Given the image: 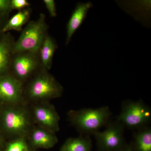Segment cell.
<instances>
[{"label": "cell", "instance_id": "6da1fadb", "mask_svg": "<svg viewBox=\"0 0 151 151\" xmlns=\"http://www.w3.org/2000/svg\"><path fill=\"white\" fill-rule=\"evenodd\" d=\"M70 124L81 135H94L111 121L112 113L108 106L71 110L67 113Z\"/></svg>", "mask_w": 151, "mask_h": 151}, {"label": "cell", "instance_id": "7a4b0ae2", "mask_svg": "<svg viewBox=\"0 0 151 151\" xmlns=\"http://www.w3.org/2000/svg\"><path fill=\"white\" fill-rule=\"evenodd\" d=\"M31 113L21 103L8 105L2 111L1 123L7 134L17 138L27 137L32 128Z\"/></svg>", "mask_w": 151, "mask_h": 151}, {"label": "cell", "instance_id": "3957f363", "mask_svg": "<svg viewBox=\"0 0 151 151\" xmlns=\"http://www.w3.org/2000/svg\"><path fill=\"white\" fill-rule=\"evenodd\" d=\"M63 91L62 85L54 76L41 68L28 84L26 94L31 100L41 103L61 97Z\"/></svg>", "mask_w": 151, "mask_h": 151}, {"label": "cell", "instance_id": "277c9868", "mask_svg": "<svg viewBox=\"0 0 151 151\" xmlns=\"http://www.w3.org/2000/svg\"><path fill=\"white\" fill-rule=\"evenodd\" d=\"M46 16L41 13L35 20L29 22L13 47V54L24 52H39L42 45L48 35Z\"/></svg>", "mask_w": 151, "mask_h": 151}, {"label": "cell", "instance_id": "5b68a950", "mask_svg": "<svg viewBox=\"0 0 151 151\" xmlns=\"http://www.w3.org/2000/svg\"><path fill=\"white\" fill-rule=\"evenodd\" d=\"M116 119L125 128L137 131L148 127L151 120V109L142 100H125Z\"/></svg>", "mask_w": 151, "mask_h": 151}, {"label": "cell", "instance_id": "8992f818", "mask_svg": "<svg viewBox=\"0 0 151 151\" xmlns=\"http://www.w3.org/2000/svg\"><path fill=\"white\" fill-rule=\"evenodd\" d=\"M125 127L116 119L110 121L104 131H99L93 136L97 151H121L127 145L124 137Z\"/></svg>", "mask_w": 151, "mask_h": 151}, {"label": "cell", "instance_id": "52a82bcc", "mask_svg": "<svg viewBox=\"0 0 151 151\" xmlns=\"http://www.w3.org/2000/svg\"><path fill=\"white\" fill-rule=\"evenodd\" d=\"M41 68L39 52H24L13 55L11 66L13 75L22 83Z\"/></svg>", "mask_w": 151, "mask_h": 151}, {"label": "cell", "instance_id": "ba28073f", "mask_svg": "<svg viewBox=\"0 0 151 151\" xmlns=\"http://www.w3.org/2000/svg\"><path fill=\"white\" fill-rule=\"evenodd\" d=\"M32 115L34 122L39 127L55 133L59 131V116L54 106L48 102L34 105Z\"/></svg>", "mask_w": 151, "mask_h": 151}, {"label": "cell", "instance_id": "9c48e42d", "mask_svg": "<svg viewBox=\"0 0 151 151\" xmlns=\"http://www.w3.org/2000/svg\"><path fill=\"white\" fill-rule=\"evenodd\" d=\"M23 83L9 73L0 76V101L7 105L21 103L23 93Z\"/></svg>", "mask_w": 151, "mask_h": 151}, {"label": "cell", "instance_id": "30bf717a", "mask_svg": "<svg viewBox=\"0 0 151 151\" xmlns=\"http://www.w3.org/2000/svg\"><path fill=\"white\" fill-rule=\"evenodd\" d=\"M27 137L30 145L35 149L52 148L58 142L55 133L39 126L32 127Z\"/></svg>", "mask_w": 151, "mask_h": 151}, {"label": "cell", "instance_id": "8fae6325", "mask_svg": "<svg viewBox=\"0 0 151 151\" xmlns=\"http://www.w3.org/2000/svg\"><path fill=\"white\" fill-rule=\"evenodd\" d=\"M93 4L90 1L77 3L66 25V45L69 43L74 34L84 22Z\"/></svg>", "mask_w": 151, "mask_h": 151}, {"label": "cell", "instance_id": "7c38bea8", "mask_svg": "<svg viewBox=\"0 0 151 151\" xmlns=\"http://www.w3.org/2000/svg\"><path fill=\"white\" fill-rule=\"evenodd\" d=\"M14 42L9 33L3 35L0 37V76L8 74L11 69Z\"/></svg>", "mask_w": 151, "mask_h": 151}, {"label": "cell", "instance_id": "4fadbf2b", "mask_svg": "<svg viewBox=\"0 0 151 151\" xmlns=\"http://www.w3.org/2000/svg\"><path fill=\"white\" fill-rule=\"evenodd\" d=\"M58 45L53 38L48 35L42 45L39 51L40 59L42 68L48 70L52 65V60Z\"/></svg>", "mask_w": 151, "mask_h": 151}, {"label": "cell", "instance_id": "5bb4252c", "mask_svg": "<svg viewBox=\"0 0 151 151\" xmlns=\"http://www.w3.org/2000/svg\"><path fill=\"white\" fill-rule=\"evenodd\" d=\"M31 14V9L29 7L18 11L2 27L0 32L4 34L10 31H22L24 25L28 21Z\"/></svg>", "mask_w": 151, "mask_h": 151}, {"label": "cell", "instance_id": "9a60e30c", "mask_svg": "<svg viewBox=\"0 0 151 151\" xmlns=\"http://www.w3.org/2000/svg\"><path fill=\"white\" fill-rule=\"evenodd\" d=\"M134 151H151V128L148 126L136 131L131 142Z\"/></svg>", "mask_w": 151, "mask_h": 151}, {"label": "cell", "instance_id": "2e32d148", "mask_svg": "<svg viewBox=\"0 0 151 151\" xmlns=\"http://www.w3.org/2000/svg\"><path fill=\"white\" fill-rule=\"evenodd\" d=\"M90 137L81 136L78 137L69 138L61 146L60 151H93Z\"/></svg>", "mask_w": 151, "mask_h": 151}, {"label": "cell", "instance_id": "e0dca14e", "mask_svg": "<svg viewBox=\"0 0 151 151\" xmlns=\"http://www.w3.org/2000/svg\"><path fill=\"white\" fill-rule=\"evenodd\" d=\"M28 146L26 138H17L15 139L9 143L4 151H27Z\"/></svg>", "mask_w": 151, "mask_h": 151}, {"label": "cell", "instance_id": "ac0fdd59", "mask_svg": "<svg viewBox=\"0 0 151 151\" xmlns=\"http://www.w3.org/2000/svg\"><path fill=\"white\" fill-rule=\"evenodd\" d=\"M11 6L12 10L19 11L29 7L30 4L27 0H11Z\"/></svg>", "mask_w": 151, "mask_h": 151}, {"label": "cell", "instance_id": "d6986e66", "mask_svg": "<svg viewBox=\"0 0 151 151\" xmlns=\"http://www.w3.org/2000/svg\"><path fill=\"white\" fill-rule=\"evenodd\" d=\"M43 2L46 7L50 16L55 17L57 16L56 4L54 0H43Z\"/></svg>", "mask_w": 151, "mask_h": 151}, {"label": "cell", "instance_id": "ffe728a7", "mask_svg": "<svg viewBox=\"0 0 151 151\" xmlns=\"http://www.w3.org/2000/svg\"><path fill=\"white\" fill-rule=\"evenodd\" d=\"M12 11L11 0H0V16H5Z\"/></svg>", "mask_w": 151, "mask_h": 151}, {"label": "cell", "instance_id": "44dd1931", "mask_svg": "<svg viewBox=\"0 0 151 151\" xmlns=\"http://www.w3.org/2000/svg\"><path fill=\"white\" fill-rule=\"evenodd\" d=\"M121 151H134L132 149V145L130 142L127 144Z\"/></svg>", "mask_w": 151, "mask_h": 151}, {"label": "cell", "instance_id": "7402d4cb", "mask_svg": "<svg viewBox=\"0 0 151 151\" xmlns=\"http://www.w3.org/2000/svg\"><path fill=\"white\" fill-rule=\"evenodd\" d=\"M2 143H3V139H2L1 137V136H0V146L1 145H2Z\"/></svg>", "mask_w": 151, "mask_h": 151}, {"label": "cell", "instance_id": "603a6c76", "mask_svg": "<svg viewBox=\"0 0 151 151\" xmlns=\"http://www.w3.org/2000/svg\"><path fill=\"white\" fill-rule=\"evenodd\" d=\"M3 16H0V23H1V20Z\"/></svg>", "mask_w": 151, "mask_h": 151}, {"label": "cell", "instance_id": "cb8c5ba5", "mask_svg": "<svg viewBox=\"0 0 151 151\" xmlns=\"http://www.w3.org/2000/svg\"><path fill=\"white\" fill-rule=\"evenodd\" d=\"M28 151H31V150H29Z\"/></svg>", "mask_w": 151, "mask_h": 151}, {"label": "cell", "instance_id": "d4e9b609", "mask_svg": "<svg viewBox=\"0 0 151 151\" xmlns=\"http://www.w3.org/2000/svg\"><path fill=\"white\" fill-rule=\"evenodd\" d=\"M29 151V150H28Z\"/></svg>", "mask_w": 151, "mask_h": 151}]
</instances>
